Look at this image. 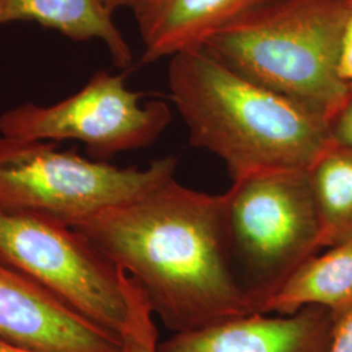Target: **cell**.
I'll use <instances>...</instances> for the list:
<instances>
[{
  "label": "cell",
  "instance_id": "6da1fadb",
  "mask_svg": "<svg viewBox=\"0 0 352 352\" xmlns=\"http://www.w3.org/2000/svg\"><path fill=\"white\" fill-rule=\"evenodd\" d=\"M75 228L139 282L173 333L256 312L232 269L226 193L199 192L171 177Z\"/></svg>",
  "mask_w": 352,
  "mask_h": 352
},
{
  "label": "cell",
  "instance_id": "7a4b0ae2",
  "mask_svg": "<svg viewBox=\"0 0 352 352\" xmlns=\"http://www.w3.org/2000/svg\"><path fill=\"white\" fill-rule=\"evenodd\" d=\"M167 78L190 144L221 158L232 183L269 171L311 170L333 144L327 123L204 49L171 56Z\"/></svg>",
  "mask_w": 352,
  "mask_h": 352
},
{
  "label": "cell",
  "instance_id": "3957f363",
  "mask_svg": "<svg viewBox=\"0 0 352 352\" xmlns=\"http://www.w3.org/2000/svg\"><path fill=\"white\" fill-rule=\"evenodd\" d=\"M351 0H276L217 32L202 49L330 123L351 97L340 55Z\"/></svg>",
  "mask_w": 352,
  "mask_h": 352
},
{
  "label": "cell",
  "instance_id": "277c9868",
  "mask_svg": "<svg viewBox=\"0 0 352 352\" xmlns=\"http://www.w3.org/2000/svg\"><path fill=\"white\" fill-rule=\"evenodd\" d=\"M176 167L175 157H164L145 168H120L60 151L56 142L0 135V212L77 227L174 177Z\"/></svg>",
  "mask_w": 352,
  "mask_h": 352
},
{
  "label": "cell",
  "instance_id": "5b68a950",
  "mask_svg": "<svg viewBox=\"0 0 352 352\" xmlns=\"http://www.w3.org/2000/svg\"><path fill=\"white\" fill-rule=\"evenodd\" d=\"M232 254L247 274L254 311L321 250L309 170H277L232 183L226 192Z\"/></svg>",
  "mask_w": 352,
  "mask_h": 352
},
{
  "label": "cell",
  "instance_id": "8992f818",
  "mask_svg": "<svg viewBox=\"0 0 352 352\" xmlns=\"http://www.w3.org/2000/svg\"><path fill=\"white\" fill-rule=\"evenodd\" d=\"M0 261L120 338L126 300L119 269L75 227L34 214L0 212Z\"/></svg>",
  "mask_w": 352,
  "mask_h": 352
},
{
  "label": "cell",
  "instance_id": "52a82bcc",
  "mask_svg": "<svg viewBox=\"0 0 352 352\" xmlns=\"http://www.w3.org/2000/svg\"><path fill=\"white\" fill-rule=\"evenodd\" d=\"M144 93L129 90L126 75L98 71L77 93L41 106L24 103L0 113V135L13 139L82 142L97 161L145 148L171 122L164 101L141 103Z\"/></svg>",
  "mask_w": 352,
  "mask_h": 352
},
{
  "label": "cell",
  "instance_id": "ba28073f",
  "mask_svg": "<svg viewBox=\"0 0 352 352\" xmlns=\"http://www.w3.org/2000/svg\"><path fill=\"white\" fill-rule=\"evenodd\" d=\"M0 340L38 352H123L119 337L3 261Z\"/></svg>",
  "mask_w": 352,
  "mask_h": 352
},
{
  "label": "cell",
  "instance_id": "9c48e42d",
  "mask_svg": "<svg viewBox=\"0 0 352 352\" xmlns=\"http://www.w3.org/2000/svg\"><path fill=\"white\" fill-rule=\"evenodd\" d=\"M336 321L315 305L289 316L254 312L173 333L157 352H327Z\"/></svg>",
  "mask_w": 352,
  "mask_h": 352
},
{
  "label": "cell",
  "instance_id": "30bf717a",
  "mask_svg": "<svg viewBox=\"0 0 352 352\" xmlns=\"http://www.w3.org/2000/svg\"><path fill=\"white\" fill-rule=\"evenodd\" d=\"M276 0H139L131 10L144 43L142 62L202 49L221 29Z\"/></svg>",
  "mask_w": 352,
  "mask_h": 352
},
{
  "label": "cell",
  "instance_id": "8fae6325",
  "mask_svg": "<svg viewBox=\"0 0 352 352\" xmlns=\"http://www.w3.org/2000/svg\"><path fill=\"white\" fill-rule=\"evenodd\" d=\"M103 0H0V26L34 21L77 42L98 39L113 64L129 68L133 55Z\"/></svg>",
  "mask_w": 352,
  "mask_h": 352
},
{
  "label": "cell",
  "instance_id": "7c38bea8",
  "mask_svg": "<svg viewBox=\"0 0 352 352\" xmlns=\"http://www.w3.org/2000/svg\"><path fill=\"white\" fill-rule=\"evenodd\" d=\"M300 265L260 305V314L295 315L322 307L340 318L352 307V241L327 248Z\"/></svg>",
  "mask_w": 352,
  "mask_h": 352
},
{
  "label": "cell",
  "instance_id": "4fadbf2b",
  "mask_svg": "<svg viewBox=\"0 0 352 352\" xmlns=\"http://www.w3.org/2000/svg\"><path fill=\"white\" fill-rule=\"evenodd\" d=\"M321 248L352 241V149L333 141L311 170Z\"/></svg>",
  "mask_w": 352,
  "mask_h": 352
},
{
  "label": "cell",
  "instance_id": "5bb4252c",
  "mask_svg": "<svg viewBox=\"0 0 352 352\" xmlns=\"http://www.w3.org/2000/svg\"><path fill=\"white\" fill-rule=\"evenodd\" d=\"M126 300V317L120 331L123 352H157L160 334L155 316L139 282L119 270Z\"/></svg>",
  "mask_w": 352,
  "mask_h": 352
},
{
  "label": "cell",
  "instance_id": "9a60e30c",
  "mask_svg": "<svg viewBox=\"0 0 352 352\" xmlns=\"http://www.w3.org/2000/svg\"><path fill=\"white\" fill-rule=\"evenodd\" d=\"M330 135L334 142L352 149V94L330 123Z\"/></svg>",
  "mask_w": 352,
  "mask_h": 352
},
{
  "label": "cell",
  "instance_id": "2e32d148",
  "mask_svg": "<svg viewBox=\"0 0 352 352\" xmlns=\"http://www.w3.org/2000/svg\"><path fill=\"white\" fill-rule=\"evenodd\" d=\"M327 352H352V307L337 318Z\"/></svg>",
  "mask_w": 352,
  "mask_h": 352
},
{
  "label": "cell",
  "instance_id": "e0dca14e",
  "mask_svg": "<svg viewBox=\"0 0 352 352\" xmlns=\"http://www.w3.org/2000/svg\"><path fill=\"white\" fill-rule=\"evenodd\" d=\"M340 75L349 82H352V0L347 24L344 29L342 55H340Z\"/></svg>",
  "mask_w": 352,
  "mask_h": 352
},
{
  "label": "cell",
  "instance_id": "ac0fdd59",
  "mask_svg": "<svg viewBox=\"0 0 352 352\" xmlns=\"http://www.w3.org/2000/svg\"><path fill=\"white\" fill-rule=\"evenodd\" d=\"M104 4L115 12L119 8H132L139 0H103Z\"/></svg>",
  "mask_w": 352,
  "mask_h": 352
},
{
  "label": "cell",
  "instance_id": "d6986e66",
  "mask_svg": "<svg viewBox=\"0 0 352 352\" xmlns=\"http://www.w3.org/2000/svg\"><path fill=\"white\" fill-rule=\"evenodd\" d=\"M0 352H38L34 350H30V349H26V347H21V346H17V344H13L10 342H6V340H0Z\"/></svg>",
  "mask_w": 352,
  "mask_h": 352
},
{
  "label": "cell",
  "instance_id": "ffe728a7",
  "mask_svg": "<svg viewBox=\"0 0 352 352\" xmlns=\"http://www.w3.org/2000/svg\"><path fill=\"white\" fill-rule=\"evenodd\" d=\"M350 87H351V93H352V82L350 84Z\"/></svg>",
  "mask_w": 352,
  "mask_h": 352
}]
</instances>
